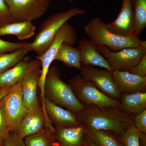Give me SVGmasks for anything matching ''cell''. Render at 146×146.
Returning a JSON list of instances; mask_svg holds the SVG:
<instances>
[{"label":"cell","mask_w":146,"mask_h":146,"mask_svg":"<svg viewBox=\"0 0 146 146\" xmlns=\"http://www.w3.org/2000/svg\"><path fill=\"white\" fill-rule=\"evenodd\" d=\"M77 115L80 123L87 127L106 131L118 138L134 124V116L123 112L119 106H85Z\"/></svg>","instance_id":"6da1fadb"},{"label":"cell","mask_w":146,"mask_h":146,"mask_svg":"<svg viewBox=\"0 0 146 146\" xmlns=\"http://www.w3.org/2000/svg\"><path fill=\"white\" fill-rule=\"evenodd\" d=\"M45 98L54 104L77 115L85 108L78 101L69 84L60 78V71L56 66L50 67L46 76Z\"/></svg>","instance_id":"7a4b0ae2"},{"label":"cell","mask_w":146,"mask_h":146,"mask_svg":"<svg viewBox=\"0 0 146 146\" xmlns=\"http://www.w3.org/2000/svg\"><path fill=\"white\" fill-rule=\"evenodd\" d=\"M84 31L87 36L97 46H105L113 52L138 46L143 42L138 36H124L113 33L100 17L91 19L85 25Z\"/></svg>","instance_id":"3957f363"},{"label":"cell","mask_w":146,"mask_h":146,"mask_svg":"<svg viewBox=\"0 0 146 146\" xmlns=\"http://www.w3.org/2000/svg\"><path fill=\"white\" fill-rule=\"evenodd\" d=\"M85 14L82 9L74 7L50 16L41 24L34 41L30 42L27 48L29 51L35 52L36 56L42 55L52 44L58 31L63 24L74 16Z\"/></svg>","instance_id":"277c9868"},{"label":"cell","mask_w":146,"mask_h":146,"mask_svg":"<svg viewBox=\"0 0 146 146\" xmlns=\"http://www.w3.org/2000/svg\"><path fill=\"white\" fill-rule=\"evenodd\" d=\"M77 40V34L75 29L68 22H66L58 30L49 48L42 55L36 56V59L40 60L42 64L41 75L37 86L40 89L42 105H44L45 78L58 50L63 43L73 46L76 43Z\"/></svg>","instance_id":"5b68a950"},{"label":"cell","mask_w":146,"mask_h":146,"mask_svg":"<svg viewBox=\"0 0 146 146\" xmlns=\"http://www.w3.org/2000/svg\"><path fill=\"white\" fill-rule=\"evenodd\" d=\"M68 82L78 101L85 106H94L104 108L119 105V100L105 95L91 81L80 75L73 76Z\"/></svg>","instance_id":"8992f818"},{"label":"cell","mask_w":146,"mask_h":146,"mask_svg":"<svg viewBox=\"0 0 146 146\" xmlns=\"http://www.w3.org/2000/svg\"><path fill=\"white\" fill-rule=\"evenodd\" d=\"M96 48L113 70L128 71L146 54V41H143L138 46L125 48L117 52L112 51L105 46H97Z\"/></svg>","instance_id":"52a82bcc"},{"label":"cell","mask_w":146,"mask_h":146,"mask_svg":"<svg viewBox=\"0 0 146 146\" xmlns=\"http://www.w3.org/2000/svg\"><path fill=\"white\" fill-rule=\"evenodd\" d=\"M12 23L32 21L43 16L51 0H5Z\"/></svg>","instance_id":"ba28073f"},{"label":"cell","mask_w":146,"mask_h":146,"mask_svg":"<svg viewBox=\"0 0 146 146\" xmlns=\"http://www.w3.org/2000/svg\"><path fill=\"white\" fill-rule=\"evenodd\" d=\"M21 82L14 84L11 91L1 100L9 131L15 133L28 112L23 103Z\"/></svg>","instance_id":"9c48e42d"},{"label":"cell","mask_w":146,"mask_h":146,"mask_svg":"<svg viewBox=\"0 0 146 146\" xmlns=\"http://www.w3.org/2000/svg\"><path fill=\"white\" fill-rule=\"evenodd\" d=\"M80 71L81 75L91 81L102 93L120 100L121 94L114 81L113 72L92 66H82Z\"/></svg>","instance_id":"30bf717a"},{"label":"cell","mask_w":146,"mask_h":146,"mask_svg":"<svg viewBox=\"0 0 146 146\" xmlns=\"http://www.w3.org/2000/svg\"><path fill=\"white\" fill-rule=\"evenodd\" d=\"M47 128L53 134L55 129L47 121L42 107H38L28 110L15 133L21 138H25L35 134Z\"/></svg>","instance_id":"8fae6325"},{"label":"cell","mask_w":146,"mask_h":146,"mask_svg":"<svg viewBox=\"0 0 146 146\" xmlns=\"http://www.w3.org/2000/svg\"><path fill=\"white\" fill-rule=\"evenodd\" d=\"M110 31L124 36H134L135 27L132 0H123L120 13L115 21L107 24Z\"/></svg>","instance_id":"7c38bea8"},{"label":"cell","mask_w":146,"mask_h":146,"mask_svg":"<svg viewBox=\"0 0 146 146\" xmlns=\"http://www.w3.org/2000/svg\"><path fill=\"white\" fill-rule=\"evenodd\" d=\"M96 46L90 39L84 38L79 40L77 48L80 52L81 66H97L114 71L104 56L97 50Z\"/></svg>","instance_id":"4fadbf2b"},{"label":"cell","mask_w":146,"mask_h":146,"mask_svg":"<svg viewBox=\"0 0 146 146\" xmlns=\"http://www.w3.org/2000/svg\"><path fill=\"white\" fill-rule=\"evenodd\" d=\"M41 66L38 59L33 60L28 56H25L15 66L0 74V88L13 86L22 80L29 71Z\"/></svg>","instance_id":"5bb4252c"},{"label":"cell","mask_w":146,"mask_h":146,"mask_svg":"<svg viewBox=\"0 0 146 146\" xmlns=\"http://www.w3.org/2000/svg\"><path fill=\"white\" fill-rule=\"evenodd\" d=\"M41 73V66L32 69L21 82L23 103L28 110L39 106L37 88Z\"/></svg>","instance_id":"9a60e30c"},{"label":"cell","mask_w":146,"mask_h":146,"mask_svg":"<svg viewBox=\"0 0 146 146\" xmlns=\"http://www.w3.org/2000/svg\"><path fill=\"white\" fill-rule=\"evenodd\" d=\"M44 104L48 117L54 127H74L81 123L77 115L54 104L46 98H45Z\"/></svg>","instance_id":"2e32d148"},{"label":"cell","mask_w":146,"mask_h":146,"mask_svg":"<svg viewBox=\"0 0 146 146\" xmlns=\"http://www.w3.org/2000/svg\"><path fill=\"white\" fill-rule=\"evenodd\" d=\"M113 78L121 94L146 92V76L131 74L128 71H113Z\"/></svg>","instance_id":"e0dca14e"},{"label":"cell","mask_w":146,"mask_h":146,"mask_svg":"<svg viewBox=\"0 0 146 146\" xmlns=\"http://www.w3.org/2000/svg\"><path fill=\"white\" fill-rule=\"evenodd\" d=\"M55 129L53 135L59 146H87L83 124L74 127Z\"/></svg>","instance_id":"ac0fdd59"},{"label":"cell","mask_w":146,"mask_h":146,"mask_svg":"<svg viewBox=\"0 0 146 146\" xmlns=\"http://www.w3.org/2000/svg\"><path fill=\"white\" fill-rule=\"evenodd\" d=\"M119 101V108L134 116L146 109V92L121 94Z\"/></svg>","instance_id":"d6986e66"},{"label":"cell","mask_w":146,"mask_h":146,"mask_svg":"<svg viewBox=\"0 0 146 146\" xmlns=\"http://www.w3.org/2000/svg\"><path fill=\"white\" fill-rule=\"evenodd\" d=\"M35 29L31 21L12 23L0 28V36L13 35L19 40H25L33 36Z\"/></svg>","instance_id":"ffe728a7"},{"label":"cell","mask_w":146,"mask_h":146,"mask_svg":"<svg viewBox=\"0 0 146 146\" xmlns=\"http://www.w3.org/2000/svg\"><path fill=\"white\" fill-rule=\"evenodd\" d=\"M62 62L67 67L81 70L80 52L78 48L64 43L60 46L55 56L54 60Z\"/></svg>","instance_id":"44dd1931"},{"label":"cell","mask_w":146,"mask_h":146,"mask_svg":"<svg viewBox=\"0 0 146 146\" xmlns=\"http://www.w3.org/2000/svg\"><path fill=\"white\" fill-rule=\"evenodd\" d=\"M85 126L86 135L98 146H123L119 138L111 133Z\"/></svg>","instance_id":"7402d4cb"},{"label":"cell","mask_w":146,"mask_h":146,"mask_svg":"<svg viewBox=\"0 0 146 146\" xmlns=\"http://www.w3.org/2000/svg\"><path fill=\"white\" fill-rule=\"evenodd\" d=\"M25 146H56L58 143L47 128L24 138Z\"/></svg>","instance_id":"603a6c76"},{"label":"cell","mask_w":146,"mask_h":146,"mask_svg":"<svg viewBox=\"0 0 146 146\" xmlns=\"http://www.w3.org/2000/svg\"><path fill=\"white\" fill-rule=\"evenodd\" d=\"M135 27L133 36L139 37L146 27V0H132Z\"/></svg>","instance_id":"cb8c5ba5"},{"label":"cell","mask_w":146,"mask_h":146,"mask_svg":"<svg viewBox=\"0 0 146 146\" xmlns=\"http://www.w3.org/2000/svg\"><path fill=\"white\" fill-rule=\"evenodd\" d=\"M29 52V50L27 48H23L12 52L0 54V74L20 62Z\"/></svg>","instance_id":"d4e9b609"},{"label":"cell","mask_w":146,"mask_h":146,"mask_svg":"<svg viewBox=\"0 0 146 146\" xmlns=\"http://www.w3.org/2000/svg\"><path fill=\"white\" fill-rule=\"evenodd\" d=\"M143 133L134 124L127 129L118 138L123 146H141L140 139Z\"/></svg>","instance_id":"484cf974"},{"label":"cell","mask_w":146,"mask_h":146,"mask_svg":"<svg viewBox=\"0 0 146 146\" xmlns=\"http://www.w3.org/2000/svg\"><path fill=\"white\" fill-rule=\"evenodd\" d=\"M30 42L14 43L0 39V54L11 52L16 50L26 48Z\"/></svg>","instance_id":"4316f807"},{"label":"cell","mask_w":146,"mask_h":146,"mask_svg":"<svg viewBox=\"0 0 146 146\" xmlns=\"http://www.w3.org/2000/svg\"><path fill=\"white\" fill-rule=\"evenodd\" d=\"M12 23L9 10L5 0H0V28Z\"/></svg>","instance_id":"83f0119b"},{"label":"cell","mask_w":146,"mask_h":146,"mask_svg":"<svg viewBox=\"0 0 146 146\" xmlns=\"http://www.w3.org/2000/svg\"><path fill=\"white\" fill-rule=\"evenodd\" d=\"M4 146H25L24 139L13 132H9L4 139Z\"/></svg>","instance_id":"f1b7e54d"},{"label":"cell","mask_w":146,"mask_h":146,"mask_svg":"<svg viewBox=\"0 0 146 146\" xmlns=\"http://www.w3.org/2000/svg\"><path fill=\"white\" fill-rule=\"evenodd\" d=\"M0 100V139H4L10 132L9 127Z\"/></svg>","instance_id":"f546056e"},{"label":"cell","mask_w":146,"mask_h":146,"mask_svg":"<svg viewBox=\"0 0 146 146\" xmlns=\"http://www.w3.org/2000/svg\"><path fill=\"white\" fill-rule=\"evenodd\" d=\"M128 72L140 76H146V54L144 55L138 63Z\"/></svg>","instance_id":"4dcf8cb0"},{"label":"cell","mask_w":146,"mask_h":146,"mask_svg":"<svg viewBox=\"0 0 146 146\" xmlns=\"http://www.w3.org/2000/svg\"><path fill=\"white\" fill-rule=\"evenodd\" d=\"M134 125L142 133H146V109L134 116Z\"/></svg>","instance_id":"1f68e13d"},{"label":"cell","mask_w":146,"mask_h":146,"mask_svg":"<svg viewBox=\"0 0 146 146\" xmlns=\"http://www.w3.org/2000/svg\"><path fill=\"white\" fill-rule=\"evenodd\" d=\"M13 86H7V87L0 88V100H1L7 94H8L12 89Z\"/></svg>","instance_id":"d6a6232c"},{"label":"cell","mask_w":146,"mask_h":146,"mask_svg":"<svg viewBox=\"0 0 146 146\" xmlns=\"http://www.w3.org/2000/svg\"><path fill=\"white\" fill-rule=\"evenodd\" d=\"M86 139L87 146H98L94 143V141L91 140L86 134Z\"/></svg>","instance_id":"836d02e7"},{"label":"cell","mask_w":146,"mask_h":146,"mask_svg":"<svg viewBox=\"0 0 146 146\" xmlns=\"http://www.w3.org/2000/svg\"><path fill=\"white\" fill-rule=\"evenodd\" d=\"M4 139H0V146H4L3 145Z\"/></svg>","instance_id":"e575fe53"},{"label":"cell","mask_w":146,"mask_h":146,"mask_svg":"<svg viewBox=\"0 0 146 146\" xmlns=\"http://www.w3.org/2000/svg\"><path fill=\"white\" fill-rule=\"evenodd\" d=\"M68 1L69 2V3H72L75 1L76 0H68Z\"/></svg>","instance_id":"d590c367"},{"label":"cell","mask_w":146,"mask_h":146,"mask_svg":"<svg viewBox=\"0 0 146 146\" xmlns=\"http://www.w3.org/2000/svg\"><path fill=\"white\" fill-rule=\"evenodd\" d=\"M91 1H98V0H91Z\"/></svg>","instance_id":"8d00e7d4"},{"label":"cell","mask_w":146,"mask_h":146,"mask_svg":"<svg viewBox=\"0 0 146 146\" xmlns=\"http://www.w3.org/2000/svg\"><path fill=\"white\" fill-rule=\"evenodd\" d=\"M56 146H59V145H56Z\"/></svg>","instance_id":"74e56055"},{"label":"cell","mask_w":146,"mask_h":146,"mask_svg":"<svg viewBox=\"0 0 146 146\" xmlns=\"http://www.w3.org/2000/svg\"></svg>","instance_id":"f35d334b"}]
</instances>
